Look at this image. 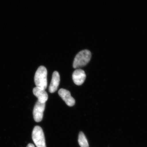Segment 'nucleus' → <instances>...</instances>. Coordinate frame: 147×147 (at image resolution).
<instances>
[{
    "mask_svg": "<svg viewBox=\"0 0 147 147\" xmlns=\"http://www.w3.org/2000/svg\"><path fill=\"white\" fill-rule=\"evenodd\" d=\"M85 71L82 69H77L74 71L72 79L74 84L77 86H81L85 82L86 78Z\"/></svg>",
    "mask_w": 147,
    "mask_h": 147,
    "instance_id": "obj_6",
    "label": "nucleus"
},
{
    "mask_svg": "<svg viewBox=\"0 0 147 147\" xmlns=\"http://www.w3.org/2000/svg\"><path fill=\"white\" fill-rule=\"evenodd\" d=\"M27 147H35L34 145L32 144H29Z\"/></svg>",
    "mask_w": 147,
    "mask_h": 147,
    "instance_id": "obj_10",
    "label": "nucleus"
},
{
    "mask_svg": "<svg viewBox=\"0 0 147 147\" xmlns=\"http://www.w3.org/2000/svg\"><path fill=\"white\" fill-rule=\"evenodd\" d=\"M47 70L45 67L40 66L36 72L34 82L36 87L45 90L47 87Z\"/></svg>",
    "mask_w": 147,
    "mask_h": 147,
    "instance_id": "obj_1",
    "label": "nucleus"
},
{
    "mask_svg": "<svg viewBox=\"0 0 147 147\" xmlns=\"http://www.w3.org/2000/svg\"><path fill=\"white\" fill-rule=\"evenodd\" d=\"M34 94L38 98V101L40 103H45L48 99V94L45 90L41 89L35 87L33 90Z\"/></svg>",
    "mask_w": 147,
    "mask_h": 147,
    "instance_id": "obj_8",
    "label": "nucleus"
},
{
    "mask_svg": "<svg viewBox=\"0 0 147 147\" xmlns=\"http://www.w3.org/2000/svg\"><path fill=\"white\" fill-rule=\"evenodd\" d=\"M58 94L68 106L72 107L75 104V100L71 96V94L69 91L64 89H61L59 91Z\"/></svg>",
    "mask_w": 147,
    "mask_h": 147,
    "instance_id": "obj_5",
    "label": "nucleus"
},
{
    "mask_svg": "<svg viewBox=\"0 0 147 147\" xmlns=\"http://www.w3.org/2000/svg\"><path fill=\"white\" fill-rule=\"evenodd\" d=\"M45 103H40L38 100L34 108V119L36 122L41 121L43 118V112L45 110Z\"/></svg>",
    "mask_w": 147,
    "mask_h": 147,
    "instance_id": "obj_4",
    "label": "nucleus"
},
{
    "mask_svg": "<svg viewBox=\"0 0 147 147\" xmlns=\"http://www.w3.org/2000/svg\"><path fill=\"white\" fill-rule=\"evenodd\" d=\"M78 142L81 147H89L86 137L82 131L79 133Z\"/></svg>",
    "mask_w": 147,
    "mask_h": 147,
    "instance_id": "obj_9",
    "label": "nucleus"
},
{
    "mask_svg": "<svg viewBox=\"0 0 147 147\" xmlns=\"http://www.w3.org/2000/svg\"><path fill=\"white\" fill-rule=\"evenodd\" d=\"M60 77L58 71H55L53 72L52 80L49 88V91L51 93H54L57 90L59 85Z\"/></svg>",
    "mask_w": 147,
    "mask_h": 147,
    "instance_id": "obj_7",
    "label": "nucleus"
},
{
    "mask_svg": "<svg viewBox=\"0 0 147 147\" xmlns=\"http://www.w3.org/2000/svg\"><path fill=\"white\" fill-rule=\"evenodd\" d=\"M32 138L37 147H46L44 132L40 127H35L33 130Z\"/></svg>",
    "mask_w": 147,
    "mask_h": 147,
    "instance_id": "obj_3",
    "label": "nucleus"
},
{
    "mask_svg": "<svg viewBox=\"0 0 147 147\" xmlns=\"http://www.w3.org/2000/svg\"><path fill=\"white\" fill-rule=\"evenodd\" d=\"M91 53L89 50H82L76 55L73 64L74 68H79L86 65L91 58Z\"/></svg>",
    "mask_w": 147,
    "mask_h": 147,
    "instance_id": "obj_2",
    "label": "nucleus"
}]
</instances>
